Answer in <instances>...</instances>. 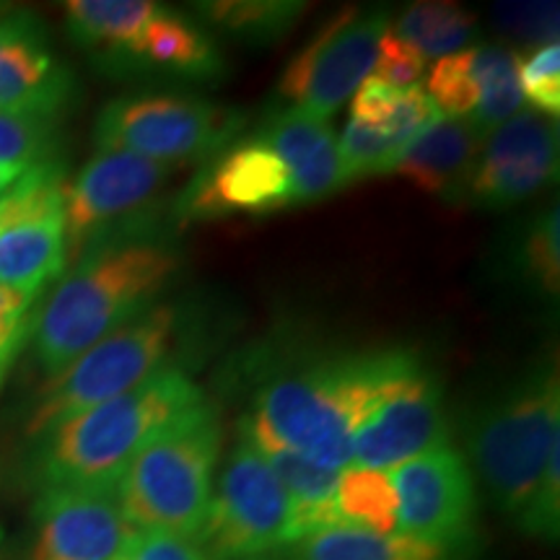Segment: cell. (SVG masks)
I'll return each instance as SVG.
<instances>
[{
	"instance_id": "obj_35",
	"label": "cell",
	"mask_w": 560,
	"mask_h": 560,
	"mask_svg": "<svg viewBox=\"0 0 560 560\" xmlns=\"http://www.w3.org/2000/svg\"><path fill=\"white\" fill-rule=\"evenodd\" d=\"M425 73V58L416 47H410L408 42L397 37L395 32H387L382 37L380 45V58H376L374 73L369 79L382 81L384 86L405 91L418 86V81Z\"/></svg>"
},
{
	"instance_id": "obj_39",
	"label": "cell",
	"mask_w": 560,
	"mask_h": 560,
	"mask_svg": "<svg viewBox=\"0 0 560 560\" xmlns=\"http://www.w3.org/2000/svg\"><path fill=\"white\" fill-rule=\"evenodd\" d=\"M117 560H125V556H122V558H117Z\"/></svg>"
},
{
	"instance_id": "obj_29",
	"label": "cell",
	"mask_w": 560,
	"mask_h": 560,
	"mask_svg": "<svg viewBox=\"0 0 560 560\" xmlns=\"http://www.w3.org/2000/svg\"><path fill=\"white\" fill-rule=\"evenodd\" d=\"M425 96L433 102L436 112L444 117H459L467 120L478 107V83L472 73V47L441 58L433 66L429 83H425Z\"/></svg>"
},
{
	"instance_id": "obj_15",
	"label": "cell",
	"mask_w": 560,
	"mask_h": 560,
	"mask_svg": "<svg viewBox=\"0 0 560 560\" xmlns=\"http://www.w3.org/2000/svg\"><path fill=\"white\" fill-rule=\"evenodd\" d=\"M450 439L444 384L429 366H423L361 425L353 441L350 467L387 472L423 454L450 450Z\"/></svg>"
},
{
	"instance_id": "obj_2",
	"label": "cell",
	"mask_w": 560,
	"mask_h": 560,
	"mask_svg": "<svg viewBox=\"0 0 560 560\" xmlns=\"http://www.w3.org/2000/svg\"><path fill=\"white\" fill-rule=\"evenodd\" d=\"M177 268V255L153 240L83 252L34 314L32 342L39 366L50 376L60 374L91 346L153 306Z\"/></svg>"
},
{
	"instance_id": "obj_28",
	"label": "cell",
	"mask_w": 560,
	"mask_h": 560,
	"mask_svg": "<svg viewBox=\"0 0 560 560\" xmlns=\"http://www.w3.org/2000/svg\"><path fill=\"white\" fill-rule=\"evenodd\" d=\"M215 30H223L234 39L265 45V42L280 39L296 24L304 11V3L291 0H231V3H200L195 5Z\"/></svg>"
},
{
	"instance_id": "obj_30",
	"label": "cell",
	"mask_w": 560,
	"mask_h": 560,
	"mask_svg": "<svg viewBox=\"0 0 560 560\" xmlns=\"http://www.w3.org/2000/svg\"><path fill=\"white\" fill-rule=\"evenodd\" d=\"M55 149H58L55 120L0 112V164H45L52 161Z\"/></svg>"
},
{
	"instance_id": "obj_36",
	"label": "cell",
	"mask_w": 560,
	"mask_h": 560,
	"mask_svg": "<svg viewBox=\"0 0 560 560\" xmlns=\"http://www.w3.org/2000/svg\"><path fill=\"white\" fill-rule=\"evenodd\" d=\"M125 560H208L198 537L161 529H136Z\"/></svg>"
},
{
	"instance_id": "obj_32",
	"label": "cell",
	"mask_w": 560,
	"mask_h": 560,
	"mask_svg": "<svg viewBox=\"0 0 560 560\" xmlns=\"http://www.w3.org/2000/svg\"><path fill=\"white\" fill-rule=\"evenodd\" d=\"M524 535L535 537V540L556 542L560 532V444L550 450L548 465L540 482H537L535 495H532L529 506L524 509L522 520L516 522Z\"/></svg>"
},
{
	"instance_id": "obj_7",
	"label": "cell",
	"mask_w": 560,
	"mask_h": 560,
	"mask_svg": "<svg viewBox=\"0 0 560 560\" xmlns=\"http://www.w3.org/2000/svg\"><path fill=\"white\" fill-rule=\"evenodd\" d=\"M244 115L200 96L132 94L107 102L94 122L100 151H125L159 164L208 161L242 130Z\"/></svg>"
},
{
	"instance_id": "obj_25",
	"label": "cell",
	"mask_w": 560,
	"mask_h": 560,
	"mask_svg": "<svg viewBox=\"0 0 560 560\" xmlns=\"http://www.w3.org/2000/svg\"><path fill=\"white\" fill-rule=\"evenodd\" d=\"M511 278L529 293L556 299L560 289V231L558 206L542 208L529 219L520 234L511 242L509 255Z\"/></svg>"
},
{
	"instance_id": "obj_37",
	"label": "cell",
	"mask_w": 560,
	"mask_h": 560,
	"mask_svg": "<svg viewBox=\"0 0 560 560\" xmlns=\"http://www.w3.org/2000/svg\"><path fill=\"white\" fill-rule=\"evenodd\" d=\"M26 170H30V166H21V164H0V195L9 190L13 182H16Z\"/></svg>"
},
{
	"instance_id": "obj_12",
	"label": "cell",
	"mask_w": 560,
	"mask_h": 560,
	"mask_svg": "<svg viewBox=\"0 0 560 560\" xmlns=\"http://www.w3.org/2000/svg\"><path fill=\"white\" fill-rule=\"evenodd\" d=\"M291 206V177L285 164L260 140H236L215 153L177 195L179 223L219 221L229 215H265Z\"/></svg>"
},
{
	"instance_id": "obj_3",
	"label": "cell",
	"mask_w": 560,
	"mask_h": 560,
	"mask_svg": "<svg viewBox=\"0 0 560 560\" xmlns=\"http://www.w3.org/2000/svg\"><path fill=\"white\" fill-rule=\"evenodd\" d=\"M202 397V389L179 366L161 369L138 387L42 433L34 450V480L39 490H117L145 439Z\"/></svg>"
},
{
	"instance_id": "obj_22",
	"label": "cell",
	"mask_w": 560,
	"mask_h": 560,
	"mask_svg": "<svg viewBox=\"0 0 560 560\" xmlns=\"http://www.w3.org/2000/svg\"><path fill=\"white\" fill-rule=\"evenodd\" d=\"M68 262L66 215L0 229V285L39 293Z\"/></svg>"
},
{
	"instance_id": "obj_19",
	"label": "cell",
	"mask_w": 560,
	"mask_h": 560,
	"mask_svg": "<svg viewBox=\"0 0 560 560\" xmlns=\"http://www.w3.org/2000/svg\"><path fill=\"white\" fill-rule=\"evenodd\" d=\"M240 436H244L257 452L268 459V465L276 472L280 486L285 488L291 499V532L289 545L301 537L317 535V532L342 527L338 506H335V490L342 470L312 462L304 454L278 444L268 431L255 425L244 416L240 420ZM285 545V548H289Z\"/></svg>"
},
{
	"instance_id": "obj_38",
	"label": "cell",
	"mask_w": 560,
	"mask_h": 560,
	"mask_svg": "<svg viewBox=\"0 0 560 560\" xmlns=\"http://www.w3.org/2000/svg\"><path fill=\"white\" fill-rule=\"evenodd\" d=\"M247 560H276V558H268V556H262V558H247Z\"/></svg>"
},
{
	"instance_id": "obj_4",
	"label": "cell",
	"mask_w": 560,
	"mask_h": 560,
	"mask_svg": "<svg viewBox=\"0 0 560 560\" xmlns=\"http://www.w3.org/2000/svg\"><path fill=\"white\" fill-rule=\"evenodd\" d=\"M219 452V408L206 397L151 433L117 482L132 529L198 537L213 499Z\"/></svg>"
},
{
	"instance_id": "obj_34",
	"label": "cell",
	"mask_w": 560,
	"mask_h": 560,
	"mask_svg": "<svg viewBox=\"0 0 560 560\" xmlns=\"http://www.w3.org/2000/svg\"><path fill=\"white\" fill-rule=\"evenodd\" d=\"M495 21L503 34L529 45L558 42V3H501L495 5Z\"/></svg>"
},
{
	"instance_id": "obj_26",
	"label": "cell",
	"mask_w": 560,
	"mask_h": 560,
	"mask_svg": "<svg viewBox=\"0 0 560 560\" xmlns=\"http://www.w3.org/2000/svg\"><path fill=\"white\" fill-rule=\"evenodd\" d=\"M335 506L342 527L376 532V535L397 532V493L389 472L346 467L335 490Z\"/></svg>"
},
{
	"instance_id": "obj_10",
	"label": "cell",
	"mask_w": 560,
	"mask_h": 560,
	"mask_svg": "<svg viewBox=\"0 0 560 560\" xmlns=\"http://www.w3.org/2000/svg\"><path fill=\"white\" fill-rule=\"evenodd\" d=\"M387 9H346L327 21L280 75L278 94L289 107L330 122L374 73Z\"/></svg>"
},
{
	"instance_id": "obj_9",
	"label": "cell",
	"mask_w": 560,
	"mask_h": 560,
	"mask_svg": "<svg viewBox=\"0 0 560 560\" xmlns=\"http://www.w3.org/2000/svg\"><path fill=\"white\" fill-rule=\"evenodd\" d=\"M289 532V493L268 459L240 436L223 465L219 490L210 499L198 542L208 560H247L285 548Z\"/></svg>"
},
{
	"instance_id": "obj_11",
	"label": "cell",
	"mask_w": 560,
	"mask_h": 560,
	"mask_svg": "<svg viewBox=\"0 0 560 560\" xmlns=\"http://www.w3.org/2000/svg\"><path fill=\"white\" fill-rule=\"evenodd\" d=\"M397 532L444 548L470 550L478 522L472 470L457 450H439L389 470Z\"/></svg>"
},
{
	"instance_id": "obj_21",
	"label": "cell",
	"mask_w": 560,
	"mask_h": 560,
	"mask_svg": "<svg viewBox=\"0 0 560 560\" xmlns=\"http://www.w3.org/2000/svg\"><path fill=\"white\" fill-rule=\"evenodd\" d=\"M159 9L151 0H70L66 26L75 45L117 73Z\"/></svg>"
},
{
	"instance_id": "obj_20",
	"label": "cell",
	"mask_w": 560,
	"mask_h": 560,
	"mask_svg": "<svg viewBox=\"0 0 560 560\" xmlns=\"http://www.w3.org/2000/svg\"><path fill=\"white\" fill-rule=\"evenodd\" d=\"M136 70H151L185 81H215L221 79L226 66L219 47L198 24L161 5L132 50L125 55L117 73H136Z\"/></svg>"
},
{
	"instance_id": "obj_6",
	"label": "cell",
	"mask_w": 560,
	"mask_h": 560,
	"mask_svg": "<svg viewBox=\"0 0 560 560\" xmlns=\"http://www.w3.org/2000/svg\"><path fill=\"white\" fill-rule=\"evenodd\" d=\"M179 327L182 312L174 304H153L117 327L52 376L34 402L26 433L39 439L60 420L107 402L170 366Z\"/></svg>"
},
{
	"instance_id": "obj_5",
	"label": "cell",
	"mask_w": 560,
	"mask_h": 560,
	"mask_svg": "<svg viewBox=\"0 0 560 560\" xmlns=\"http://www.w3.org/2000/svg\"><path fill=\"white\" fill-rule=\"evenodd\" d=\"M560 444L558 366L545 361L490 400L467 429L472 470L509 520L520 522Z\"/></svg>"
},
{
	"instance_id": "obj_1",
	"label": "cell",
	"mask_w": 560,
	"mask_h": 560,
	"mask_svg": "<svg viewBox=\"0 0 560 560\" xmlns=\"http://www.w3.org/2000/svg\"><path fill=\"white\" fill-rule=\"evenodd\" d=\"M423 366L410 348L322 355L265 382L247 418L278 444L332 470H346L353 465L361 425Z\"/></svg>"
},
{
	"instance_id": "obj_8",
	"label": "cell",
	"mask_w": 560,
	"mask_h": 560,
	"mask_svg": "<svg viewBox=\"0 0 560 560\" xmlns=\"http://www.w3.org/2000/svg\"><path fill=\"white\" fill-rule=\"evenodd\" d=\"M172 164L125 151H96L66 187L68 255L112 242L143 240L145 221L170 185Z\"/></svg>"
},
{
	"instance_id": "obj_14",
	"label": "cell",
	"mask_w": 560,
	"mask_h": 560,
	"mask_svg": "<svg viewBox=\"0 0 560 560\" xmlns=\"http://www.w3.org/2000/svg\"><path fill=\"white\" fill-rule=\"evenodd\" d=\"M132 535L117 490L47 488L34 503L30 560H117Z\"/></svg>"
},
{
	"instance_id": "obj_18",
	"label": "cell",
	"mask_w": 560,
	"mask_h": 560,
	"mask_svg": "<svg viewBox=\"0 0 560 560\" xmlns=\"http://www.w3.org/2000/svg\"><path fill=\"white\" fill-rule=\"evenodd\" d=\"M480 149L482 136L470 120L436 117L405 145L392 174L446 202H465Z\"/></svg>"
},
{
	"instance_id": "obj_31",
	"label": "cell",
	"mask_w": 560,
	"mask_h": 560,
	"mask_svg": "<svg viewBox=\"0 0 560 560\" xmlns=\"http://www.w3.org/2000/svg\"><path fill=\"white\" fill-rule=\"evenodd\" d=\"M520 86L532 112L558 120L560 115V47H535L527 58L520 55Z\"/></svg>"
},
{
	"instance_id": "obj_33",
	"label": "cell",
	"mask_w": 560,
	"mask_h": 560,
	"mask_svg": "<svg viewBox=\"0 0 560 560\" xmlns=\"http://www.w3.org/2000/svg\"><path fill=\"white\" fill-rule=\"evenodd\" d=\"M37 296L39 293L0 285V382L5 380L21 346L32 335Z\"/></svg>"
},
{
	"instance_id": "obj_24",
	"label": "cell",
	"mask_w": 560,
	"mask_h": 560,
	"mask_svg": "<svg viewBox=\"0 0 560 560\" xmlns=\"http://www.w3.org/2000/svg\"><path fill=\"white\" fill-rule=\"evenodd\" d=\"M472 73L478 83V107L467 120L486 138L524 107L520 55L506 47H472Z\"/></svg>"
},
{
	"instance_id": "obj_27",
	"label": "cell",
	"mask_w": 560,
	"mask_h": 560,
	"mask_svg": "<svg viewBox=\"0 0 560 560\" xmlns=\"http://www.w3.org/2000/svg\"><path fill=\"white\" fill-rule=\"evenodd\" d=\"M392 32L416 47L425 60H441L467 47V42L475 37V16L457 3L429 0L410 5Z\"/></svg>"
},
{
	"instance_id": "obj_17",
	"label": "cell",
	"mask_w": 560,
	"mask_h": 560,
	"mask_svg": "<svg viewBox=\"0 0 560 560\" xmlns=\"http://www.w3.org/2000/svg\"><path fill=\"white\" fill-rule=\"evenodd\" d=\"M255 140L283 161L291 177V206L332 198L346 187L340 172L338 138L330 122L283 107L265 115Z\"/></svg>"
},
{
	"instance_id": "obj_23",
	"label": "cell",
	"mask_w": 560,
	"mask_h": 560,
	"mask_svg": "<svg viewBox=\"0 0 560 560\" xmlns=\"http://www.w3.org/2000/svg\"><path fill=\"white\" fill-rule=\"evenodd\" d=\"M465 552L416 540L402 532L376 535L355 527H332L291 542L285 560H457Z\"/></svg>"
},
{
	"instance_id": "obj_13",
	"label": "cell",
	"mask_w": 560,
	"mask_h": 560,
	"mask_svg": "<svg viewBox=\"0 0 560 560\" xmlns=\"http://www.w3.org/2000/svg\"><path fill=\"white\" fill-rule=\"evenodd\" d=\"M558 177V120L520 112L482 138L467 200L480 210H506Z\"/></svg>"
},
{
	"instance_id": "obj_16",
	"label": "cell",
	"mask_w": 560,
	"mask_h": 560,
	"mask_svg": "<svg viewBox=\"0 0 560 560\" xmlns=\"http://www.w3.org/2000/svg\"><path fill=\"white\" fill-rule=\"evenodd\" d=\"M75 81L55 58L45 26L30 13L0 19V112L58 120Z\"/></svg>"
}]
</instances>
